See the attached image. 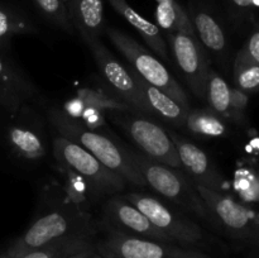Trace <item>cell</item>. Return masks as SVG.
<instances>
[{"mask_svg":"<svg viewBox=\"0 0 259 258\" xmlns=\"http://www.w3.org/2000/svg\"><path fill=\"white\" fill-rule=\"evenodd\" d=\"M48 119L61 137L83 147L104 166L118 174L124 181L137 186H146L147 181L134 163L128 149L121 148L108 137L94 132L85 124L57 109L48 111Z\"/></svg>","mask_w":259,"mask_h":258,"instance_id":"obj_1","label":"cell"},{"mask_svg":"<svg viewBox=\"0 0 259 258\" xmlns=\"http://www.w3.org/2000/svg\"><path fill=\"white\" fill-rule=\"evenodd\" d=\"M129 153L143 175L147 185L156 190L164 199L171 200L191 210L205 220H211L205 202L195 189V184L187 179L180 169L159 163L137 152L129 151Z\"/></svg>","mask_w":259,"mask_h":258,"instance_id":"obj_2","label":"cell"},{"mask_svg":"<svg viewBox=\"0 0 259 258\" xmlns=\"http://www.w3.org/2000/svg\"><path fill=\"white\" fill-rule=\"evenodd\" d=\"M106 35L111 40L116 50L126 58L132 66V70L146 82L171 96L174 100L181 104L184 108L190 110V101L186 93L180 86V83L172 77L166 67L151 55L142 45H139L134 38L129 37L126 33L116 28H106Z\"/></svg>","mask_w":259,"mask_h":258,"instance_id":"obj_3","label":"cell"},{"mask_svg":"<svg viewBox=\"0 0 259 258\" xmlns=\"http://www.w3.org/2000/svg\"><path fill=\"white\" fill-rule=\"evenodd\" d=\"M53 154L61 166L81 177L94 194L109 195L125 189V181L118 174L104 166L83 147L65 137L53 139Z\"/></svg>","mask_w":259,"mask_h":258,"instance_id":"obj_4","label":"cell"},{"mask_svg":"<svg viewBox=\"0 0 259 258\" xmlns=\"http://www.w3.org/2000/svg\"><path fill=\"white\" fill-rule=\"evenodd\" d=\"M123 199L141 210L154 227L171 238L175 244L187 248L204 244L205 233L202 228L180 211L164 205L161 200L139 192L126 194Z\"/></svg>","mask_w":259,"mask_h":258,"instance_id":"obj_5","label":"cell"},{"mask_svg":"<svg viewBox=\"0 0 259 258\" xmlns=\"http://www.w3.org/2000/svg\"><path fill=\"white\" fill-rule=\"evenodd\" d=\"M90 229L88 219L80 214L68 211H53L35 220L23 235H20L2 255L3 258H18L30 250L46 247L70 235Z\"/></svg>","mask_w":259,"mask_h":258,"instance_id":"obj_6","label":"cell"},{"mask_svg":"<svg viewBox=\"0 0 259 258\" xmlns=\"http://www.w3.org/2000/svg\"><path fill=\"white\" fill-rule=\"evenodd\" d=\"M209 211L211 222H217L232 237L255 243L259 238V214L222 191L195 184Z\"/></svg>","mask_w":259,"mask_h":258,"instance_id":"obj_7","label":"cell"},{"mask_svg":"<svg viewBox=\"0 0 259 258\" xmlns=\"http://www.w3.org/2000/svg\"><path fill=\"white\" fill-rule=\"evenodd\" d=\"M98 252L106 258H211L195 248L146 239L120 230H113L98 245Z\"/></svg>","mask_w":259,"mask_h":258,"instance_id":"obj_8","label":"cell"},{"mask_svg":"<svg viewBox=\"0 0 259 258\" xmlns=\"http://www.w3.org/2000/svg\"><path fill=\"white\" fill-rule=\"evenodd\" d=\"M85 43L90 48L101 75L120 96L121 100L125 101L131 108H134L136 110L152 114L146 96L137 83L131 70H126L100 39L88 40Z\"/></svg>","mask_w":259,"mask_h":258,"instance_id":"obj_9","label":"cell"},{"mask_svg":"<svg viewBox=\"0 0 259 258\" xmlns=\"http://www.w3.org/2000/svg\"><path fill=\"white\" fill-rule=\"evenodd\" d=\"M121 124L134 143L146 152L147 157L172 168H181L174 141L162 126L143 116H128Z\"/></svg>","mask_w":259,"mask_h":258,"instance_id":"obj_10","label":"cell"},{"mask_svg":"<svg viewBox=\"0 0 259 258\" xmlns=\"http://www.w3.org/2000/svg\"><path fill=\"white\" fill-rule=\"evenodd\" d=\"M175 61L184 75L190 90L205 99V86L209 75V61L200 40L184 33H167Z\"/></svg>","mask_w":259,"mask_h":258,"instance_id":"obj_11","label":"cell"},{"mask_svg":"<svg viewBox=\"0 0 259 258\" xmlns=\"http://www.w3.org/2000/svg\"><path fill=\"white\" fill-rule=\"evenodd\" d=\"M169 137L177 149L181 168L190 175V180L196 185L222 191L224 187V177L218 171L210 157L196 144L180 138L177 134L169 133Z\"/></svg>","mask_w":259,"mask_h":258,"instance_id":"obj_12","label":"cell"},{"mask_svg":"<svg viewBox=\"0 0 259 258\" xmlns=\"http://www.w3.org/2000/svg\"><path fill=\"white\" fill-rule=\"evenodd\" d=\"M105 214L108 215L110 222L126 232L133 233L137 237L164 243H174L168 235L154 227L141 210L137 209L123 197H114L109 200L105 205Z\"/></svg>","mask_w":259,"mask_h":258,"instance_id":"obj_13","label":"cell"},{"mask_svg":"<svg viewBox=\"0 0 259 258\" xmlns=\"http://www.w3.org/2000/svg\"><path fill=\"white\" fill-rule=\"evenodd\" d=\"M73 28L85 42L99 39L104 27L103 0H68L66 4Z\"/></svg>","mask_w":259,"mask_h":258,"instance_id":"obj_14","label":"cell"},{"mask_svg":"<svg viewBox=\"0 0 259 258\" xmlns=\"http://www.w3.org/2000/svg\"><path fill=\"white\" fill-rule=\"evenodd\" d=\"M187 13L202 45L215 53L224 52L227 46L225 33L214 14L205 8V4L200 2L191 3Z\"/></svg>","mask_w":259,"mask_h":258,"instance_id":"obj_15","label":"cell"},{"mask_svg":"<svg viewBox=\"0 0 259 258\" xmlns=\"http://www.w3.org/2000/svg\"><path fill=\"white\" fill-rule=\"evenodd\" d=\"M108 2L118 14H120L132 27H134V29L146 40L149 48H152L159 57L164 60L168 58V48L158 25L142 17L128 4L126 0H108Z\"/></svg>","mask_w":259,"mask_h":258,"instance_id":"obj_16","label":"cell"},{"mask_svg":"<svg viewBox=\"0 0 259 258\" xmlns=\"http://www.w3.org/2000/svg\"><path fill=\"white\" fill-rule=\"evenodd\" d=\"M131 72L133 73L137 83L141 88V90L143 91L147 103H148L149 108L152 110V114H156V115L161 116L164 120L169 121V123L175 124L177 126L185 125V119H186L187 113H189V109L184 108L181 104L177 103L176 100H174L171 96H168L159 89L149 85L143 78L139 77L132 68Z\"/></svg>","mask_w":259,"mask_h":258,"instance_id":"obj_17","label":"cell"},{"mask_svg":"<svg viewBox=\"0 0 259 258\" xmlns=\"http://www.w3.org/2000/svg\"><path fill=\"white\" fill-rule=\"evenodd\" d=\"M156 19L159 29H164L167 33H184L197 38L189 13L176 0L174 3L157 4Z\"/></svg>","mask_w":259,"mask_h":258,"instance_id":"obj_18","label":"cell"},{"mask_svg":"<svg viewBox=\"0 0 259 258\" xmlns=\"http://www.w3.org/2000/svg\"><path fill=\"white\" fill-rule=\"evenodd\" d=\"M0 83L20 100H39L38 89L15 68L12 63L0 55Z\"/></svg>","mask_w":259,"mask_h":258,"instance_id":"obj_19","label":"cell"},{"mask_svg":"<svg viewBox=\"0 0 259 258\" xmlns=\"http://www.w3.org/2000/svg\"><path fill=\"white\" fill-rule=\"evenodd\" d=\"M8 143L13 151L27 159H39L46 154L40 137L35 132L23 126H10L8 129Z\"/></svg>","mask_w":259,"mask_h":258,"instance_id":"obj_20","label":"cell"},{"mask_svg":"<svg viewBox=\"0 0 259 258\" xmlns=\"http://www.w3.org/2000/svg\"><path fill=\"white\" fill-rule=\"evenodd\" d=\"M90 235L91 229L85 230V232L77 233V234L70 235V237L63 238L55 243H51L46 247L30 250L18 258H61L67 253L90 244Z\"/></svg>","mask_w":259,"mask_h":258,"instance_id":"obj_21","label":"cell"},{"mask_svg":"<svg viewBox=\"0 0 259 258\" xmlns=\"http://www.w3.org/2000/svg\"><path fill=\"white\" fill-rule=\"evenodd\" d=\"M232 89L227 81L214 71H209L205 86V99L217 115H227L230 113Z\"/></svg>","mask_w":259,"mask_h":258,"instance_id":"obj_22","label":"cell"},{"mask_svg":"<svg viewBox=\"0 0 259 258\" xmlns=\"http://www.w3.org/2000/svg\"><path fill=\"white\" fill-rule=\"evenodd\" d=\"M185 125L191 133L206 138H218L227 133V126L215 113L194 110L187 113Z\"/></svg>","mask_w":259,"mask_h":258,"instance_id":"obj_23","label":"cell"},{"mask_svg":"<svg viewBox=\"0 0 259 258\" xmlns=\"http://www.w3.org/2000/svg\"><path fill=\"white\" fill-rule=\"evenodd\" d=\"M34 23L18 10L0 7V43L10 39L15 34L35 33Z\"/></svg>","mask_w":259,"mask_h":258,"instance_id":"obj_24","label":"cell"},{"mask_svg":"<svg viewBox=\"0 0 259 258\" xmlns=\"http://www.w3.org/2000/svg\"><path fill=\"white\" fill-rule=\"evenodd\" d=\"M33 3L45 19L68 34H73L75 28L68 15L67 7L62 0H33Z\"/></svg>","mask_w":259,"mask_h":258,"instance_id":"obj_25","label":"cell"},{"mask_svg":"<svg viewBox=\"0 0 259 258\" xmlns=\"http://www.w3.org/2000/svg\"><path fill=\"white\" fill-rule=\"evenodd\" d=\"M234 80L237 89L245 94L259 91V65L237 56L234 62Z\"/></svg>","mask_w":259,"mask_h":258,"instance_id":"obj_26","label":"cell"},{"mask_svg":"<svg viewBox=\"0 0 259 258\" xmlns=\"http://www.w3.org/2000/svg\"><path fill=\"white\" fill-rule=\"evenodd\" d=\"M78 100L93 110H131V106L125 101L109 98L100 91L93 89H81L77 93Z\"/></svg>","mask_w":259,"mask_h":258,"instance_id":"obj_27","label":"cell"},{"mask_svg":"<svg viewBox=\"0 0 259 258\" xmlns=\"http://www.w3.org/2000/svg\"><path fill=\"white\" fill-rule=\"evenodd\" d=\"M235 189L242 197L243 201L258 202L259 201V171L238 172L235 180Z\"/></svg>","mask_w":259,"mask_h":258,"instance_id":"obj_28","label":"cell"},{"mask_svg":"<svg viewBox=\"0 0 259 258\" xmlns=\"http://www.w3.org/2000/svg\"><path fill=\"white\" fill-rule=\"evenodd\" d=\"M237 56L259 65V27L255 28L254 32L248 38L244 47L239 51Z\"/></svg>","mask_w":259,"mask_h":258,"instance_id":"obj_29","label":"cell"},{"mask_svg":"<svg viewBox=\"0 0 259 258\" xmlns=\"http://www.w3.org/2000/svg\"><path fill=\"white\" fill-rule=\"evenodd\" d=\"M248 96L247 94L240 91L239 89H232V98H230V113L229 116L240 119L243 113L247 109Z\"/></svg>","mask_w":259,"mask_h":258,"instance_id":"obj_30","label":"cell"},{"mask_svg":"<svg viewBox=\"0 0 259 258\" xmlns=\"http://www.w3.org/2000/svg\"><path fill=\"white\" fill-rule=\"evenodd\" d=\"M20 104H22V100L18 99L15 95H13L10 91H8L7 89L0 83V106H3L8 113L14 115V114H17L18 110H19Z\"/></svg>","mask_w":259,"mask_h":258,"instance_id":"obj_31","label":"cell"},{"mask_svg":"<svg viewBox=\"0 0 259 258\" xmlns=\"http://www.w3.org/2000/svg\"><path fill=\"white\" fill-rule=\"evenodd\" d=\"M93 250L94 249H93V247H91V244H88V245H85V247L80 248V249H76V250H73V252L62 255L61 258H88L89 255L93 253Z\"/></svg>","mask_w":259,"mask_h":258,"instance_id":"obj_32","label":"cell"},{"mask_svg":"<svg viewBox=\"0 0 259 258\" xmlns=\"http://www.w3.org/2000/svg\"><path fill=\"white\" fill-rule=\"evenodd\" d=\"M230 3L239 10H248L255 4L254 0H230Z\"/></svg>","mask_w":259,"mask_h":258,"instance_id":"obj_33","label":"cell"},{"mask_svg":"<svg viewBox=\"0 0 259 258\" xmlns=\"http://www.w3.org/2000/svg\"><path fill=\"white\" fill-rule=\"evenodd\" d=\"M88 258H104V257H103V255H101L99 252L95 253V250H93V253H91V254L89 255Z\"/></svg>","mask_w":259,"mask_h":258,"instance_id":"obj_34","label":"cell"},{"mask_svg":"<svg viewBox=\"0 0 259 258\" xmlns=\"http://www.w3.org/2000/svg\"><path fill=\"white\" fill-rule=\"evenodd\" d=\"M157 4H159V3H174L175 0H156Z\"/></svg>","mask_w":259,"mask_h":258,"instance_id":"obj_35","label":"cell"},{"mask_svg":"<svg viewBox=\"0 0 259 258\" xmlns=\"http://www.w3.org/2000/svg\"><path fill=\"white\" fill-rule=\"evenodd\" d=\"M254 244H255V245H258V247H259V238H258V240H257V242L254 243Z\"/></svg>","mask_w":259,"mask_h":258,"instance_id":"obj_36","label":"cell"},{"mask_svg":"<svg viewBox=\"0 0 259 258\" xmlns=\"http://www.w3.org/2000/svg\"><path fill=\"white\" fill-rule=\"evenodd\" d=\"M62 2L65 3V4H67V2H68V0H62Z\"/></svg>","mask_w":259,"mask_h":258,"instance_id":"obj_37","label":"cell"},{"mask_svg":"<svg viewBox=\"0 0 259 258\" xmlns=\"http://www.w3.org/2000/svg\"><path fill=\"white\" fill-rule=\"evenodd\" d=\"M103 257H104V255H103ZM104 258H106V257H104Z\"/></svg>","mask_w":259,"mask_h":258,"instance_id":"obj_38","label":"cell"},{"mask_svg":"<svg viewBox=\"0 0 259 258\" xmlns=\"http://www.w3.org/2000/svg\"><path fill=\"white\" fill-rule=\"evenodd\" d=\"M0 257H2V255H0Z\"/></svg>","mask_w":259,"mask_h":258,"instance_id":"obj_39","label":"cell"},{"mask_svg":"<svg viewBox=\"0 0 259 258\" xmlns=\"http://www.w3.org/2000/svg\"><path fill=\"white\" fill-rule=\"evenodd\" d=\"M0 258H2V257H0Z\"/></svg>","mask_w":259,"mask_h":258,"instance_id":"obj_40","label":"cell"}]
</instances>
